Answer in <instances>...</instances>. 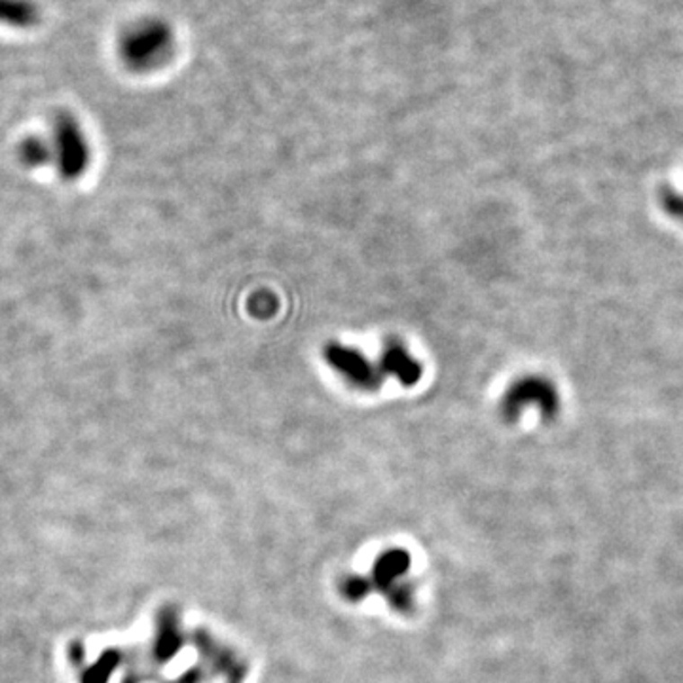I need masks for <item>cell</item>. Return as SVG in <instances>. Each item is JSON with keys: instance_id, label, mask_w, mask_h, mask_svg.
<instances>
[{"instance_id": "6da1fadb", "label": "cell", "mask_w": 683, "mask_h": 683, "mask_svg": "<svg viewBox=\"0 0 683 683\" xmlns=\"http://www.w3.org/2000/svg\"><path fill=\"white\" fill-rule=\"evenodd\" d=\"M175 51V34L162 20L131 25L118 40V54L133 73H150L164 67Z\"/></svg>"}, {"instance_id": "7a4b0ae2", "label": "cell", "mask_w": 683, "mask_h": 683, "mask_svg": "<svg viewBox=\"0 0 683 683\" xmlns=\"http://www.w3.org/2000/svg\"><path fill=\"white\" fill-rule=\"evenodd\" d=\"M51 150H54V165L65 181L80 179L90 167L92 148L78 120L61 112L54 120L51 128Z\"/></svg>"}, {"instance_id": "3957f363", "label": "cell", "mask_w": 683, "mask_h": 683, "mask_svg": "<svg viewBox=\"0 0 683 683\" xmlns=\"http://www.w3.org/2000/svg\"><path fill=\"white\" fill-rule=\"evenodd\" d=\"M528 408H537L543 420H553L558 414V391L543 376H524L510 384L500 403V412L505 421H517Z\"/></svg>"}, {"instance_id": "277c9868", "label": "cell", "mask_w": 683, "mask_h": 683, "mask_svg": "<svg viewBox=\"0 0 683 683\" xmlns=\"http://www.w3.org/2000/svg\"><path fill=\"white\" fill-rule=\"evenodd\" d=\"M324 361L327 365L344 378L355 389L361 391H376L384 386L386 376L378 365L372 361L361 350L355 346L342 344V342H329L323 350Z\"/></svg>"}, {"instance_id": "5b68a950", "label": "cell", "mask_w": 683, "mask_h": 683, "mask_svg": "<svg viewBox=\"0 0 683 683\" xmlns=\"http://www.w3.org/2000/svg\"><path fill=\"white\" fill-rule=\"evenodd\" d=\"M378 365L386 378L391 376V378H395L404 387L416 386L423 374L421 363L399 340L386 342L378 359Z\"/></svg>"}, {"instance_id": "8992f818", "label": "cell", "mask_w": 683, "mask_h": 683, "mask_svg": "<svg viewBox=\"0 0 683 683\" xmlns=\"http://www.w3.org/2000/svg\"><path fill=\"white\" fill-rule=\"evenodd\" d=\"M184 645L181 617L175 606H164L156 617V632L152 642V659L156 664L173 661Z\"/></svg>"}, {"instance_id": "52a82bcc", "label": "cell", "mask_w": 683, "mask_h": 683, "mask_svg": "<svg viewBox=\"0 0 683 683\" xmlns=\"http://www.w3.org/2000/svg\"><path fill=\"white\" fill-rule=\"evenodd\" d=\"M410 566H412V558H410V554L404 549L384 551L376 558L372 566V587L386 594L391 587L401 583Z\"/></svg>"}, {"instance_id": "ba28073f", "label": "cell", "mask_w": 683, "mask_h": 683, "mask_svg": "<svg viewBox=\"0 0 683 683\" xmlns=\"http://www.w3.org/2000/svg\"><path fill=\"white\" fill-rule=\"evenodd\" d=\"M194 643L196 647L201 649L203 657L211 664H215L217 674H222L230 683H242L245 679V674H247L245 662L239 661L234 653L226 652L225 647L218 645L211 636L205 634V632L201 630L196 632Z\"/></svg>"}, {"instance_id": "9c48e42d", "label": "cell", "mask_w": 683, "mask_h": 683, "mask_svg": "<svg viewBox=\"0 0 683 683\" xmlns=\"http://www.w3.org/2000/svg\"><path fill=\"white\" fill-rule=\"evenodd\" d=\"M42 20L40 6L34 0H0V25L10 29H32Z\"/></svg>"}, {"instance_id": "30bf717a", "label": "cell", "mask_w": 683, "mask_h": 683, "mask_svg": "<svg viewBox=\"0 0 683 683\" xmlns=\"http://www.w3.org/2000/svg\"><path fill=\"white\" fill-rule=\"evenodd\" d=\"M20 162L29 169H39L54 164V150H51L49 139L42 135H29L17 146Z\"/></svg>"}, {"instance_id": "8fae6325", "label": "cell", "mask_w": 683, "mask_h": 683, "mask_svg": "<svg viewBox=\"0 0 683 683\" xmlns=\"http://www.w3.org/2000/svg\"><path fill=\"white\" fill-rule=\"evenodd\" d=\"M122 661L124 655L120 649H105L92 666L84 669L80 683H109L118 666L122 664Z\"/></svg>"}, {"instance_id": "7c38bea8", "label": "cell", "mask_w": 683, "mask_h": 683, "mask_svg": "<svg viewBox=\"0 0 683 683\" xmlns=\"http://www.w3.org/2000/svg\"><path fill=\"white\" fill-rule=\"evenodd\" d=\"M384 596L387 598L391 609H395L401 615H412L416 609L414 587L404 583V581H401L395 587H391Z\"/></svg>"}, {"instance_id": "4fadbf2b", "label": "cell", "mask_w": 683, "mask_h": 683, "mask_svg": "<svg viewBox=\"0 0 683 683\" xmlns=\"http://www.w3.org/2000/svg\"><path fill=\"white\" fill-rule=\"evenodd\" d=\"M372 581H368L363 575H348L340 581V594L346 598L348 602H361L370 594Z\"/></svg>"}, {"instance_id": "5bb4252c", "label": "cell", "mask_w": 683, "mask_h": 683, "mask_svg": "<svg viewBox=\"0 0 683 683\" xmlns=\"http://www.w3.org/2000/svg\"><path fill=\"white\" fill-rule=\"evenodd\" d=\"M661 203L666 213L683 222V194H678L672 188H662Z\"/></svg>"}, {"instance_id": "9a60e30c", "label": "cell", "mask_w": 683, "mask_h": 683, "mask_svg": "<svg viewBox=\"0 0 683 683\" xmlns=\"http://www.w3.org/2000/svg\"><path fill=\"white\" fill-rule=\"evenodd\" d=\"M68 657H71V662L76 666H82L85 661V649L82 642H73L71 649H68Z\"/></svg>"}, {"instance_id": "2e32d148", "label": "cell", "mask_w": 683, "mask_h": 683, "mask_svg": "<svg viewBox=\"0 0 683 683\" xmlns=\"http://www.w3.org/2000/svg\"><path fill=\"white\" fill-rule=\"evenodd\" d=\"M203 679V670L200 669V666H192L191 670H186L177 681L173 683H200Z\"/></svg>"}]
</instances>
